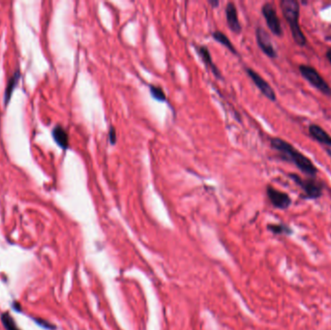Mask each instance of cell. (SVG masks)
Returning a JSON list of instances; mask_svg holds the SVG:
<instances>
[{"label": "cell", "mask_w": 331, "mask_h": 330, "mask_svg": "<svg viewBox=\"0 0 331 330\" xmlns=\"http://www.w3.org/2000/svg\"><path fill=\"white\" fill-rule=\"evenodd\" d=\"M271 146L279 151L285 160L293 162L300 171L308 176H315L318 174V169L312 163L309 158L299 152L292 144L282 139L274 138L271 140Z\"/></svg>", "instance_id": "6da1fadb"}, {"label": "cell", "mask_w": 331, "mask_h": 330, "mask_svg": "<svg viewBox=\"0 0 331 330\" xmlns=\"http://www.w3.org/2000/svg\"><path fill=\"white\" fill-rule=\"evenodd\" d=\"M280 7L285 19L289 24L291 31L295 42L300 47L305 46L307 42L306 37L302 32L298 23L299 11H300L299 3L297 0H281Z\"/></svg>", "instance_id": "7a4b0ae2"}, {"label": "cell", "mask_w": 331, "mask_h": 330, "mask_svg": "<svg viewBox=\"0 0 331 330\" xmlns=\"http://www.w3.org/2000/svg\"><path fill=\"white\" fill-rule=\"evenodd\" d=\"M299 72L307 81H309L314 88L320 90L322 94L331 96V88L329 85L322 78L315 68L308 65H300Z\"/></svg>", "instance_id": "3957f363"}, {"label": "cell", "mask_w": 331, "mask_h": 330, "mask_svg": "<svg viewBox=\"0 0 331 330\" xmlns=\"http://www.w3.org/2000/svg\"><path fill=\"white\" fill-rule=\"evenodd\" d=\"M289 176L293 180L296 181V183L299 185V187L303 190L305 193V196L307 198H318L322 195V186L319 184L316 180L312 178H306L303 179L298 175L291 174Z\"/></svg>", "instance_id": "277c9868"}, {"label": "cell", "mask_w": 331, "mask_h": 330, "mask_svg": "<svg viewBox=\"0 0 331 330\" xmlns=\"http://www.w3.org/2000/svg\"><path fill=\"white\" fill-rule=\"evenodd\" d=\"M262 13L265 17V22L270 31L276 36H282L283 30L281 26V22L277 16L274 6L269 2L265 3L262 8Z\"/></svg>", "instance_id": "5b68a950"}, {"label": "cell", "mask_w": 331, "mask_h": 330, "mask_svg": "<svg viewBox=\"0 0 331 330\" xmlns=\"http://www.w3.org/2000/svg\"><path fill=\"white\" fill-rule=\"evenodd\" d=\"M256 38L260 49L265 53V55L270 58L277 57V52L274 48V45L272 43L269 34L265 31V29L263 27H258L256 30Z\"/></svg>", "instance_id": "8992f818"}, {"label": "cell", "mask_w": 331, "mask_h": 330, "mask_svg": "<svg viewBox=\"0 0 331 330\" xmlns=\"http://www.w3.org/2000/svg\"><path fill=\"white\" fill-rule=\"evenodd\" d=\"M246 72L248 76L253 80L256 87L261 90V92L265 95L267 99L270 101H275L276 94L273 88L269 86V84L265 80L264 77L259 75L255 70L251 68H246Z\"/></svg>", "instance_id": "52a82bcc"}, {"label": "cell", "mask_w": 331, "mask_h": 330, "mask_svg": "<svg viewBox=\"0 0 331 330\" xmlns=\"http://www.w3.org/2000/svg\"><path fill=\"white\" fill-rule=\"evenodd\" d=\"M266 194L271 203L279 209H287L292 204V198L287 193L281 192L272 186H267Z\"/></svg>", "instance_id": "ba28073f"}, {"label": "cell", "mask_w": 331, "mask_h": 330, "mask_svg": "<svg viewBox=\"0 0 331 330\" xmlns=\"http://www.w3.org/2000/svg\"><path fill=\"white\" fill-rule=\"evenodd\" d=\"M225 13H226V19H227V24L229 26V28L232 30L233 33H240L242 26L239 22L238 19V13H237V9L236 6L234 5V3L232 2H229L226 6L225 9Z\"/></svg>", "instance_id": "9c48e42d"}, {"label": "cell", "mask_w": 331, "mask_h": 330, "mask_svg": "<svg viewBox=\"0 0 331 330\" xmlns=\"http://www.w3.org/2000/svg\"><path fill=\"white\" fill-rule=\"evenodd\" d=\"M196 50L198 52L200 58L202 59L203 63L206 65L208 67H210L212 71V73L218 77V78H221L222 76H221L220 71L218 70V68L216 67V65L213 63V60L211 58V55H210V50L205 47V46H198L196 47Z\"/></svg>", "instance_id": "30bf717a"}, {"label": "cell", "mask_w": 331, "mask_h": 330, "mask_svg": "<svg viewBox=\"0 0 331 330\" xmlns=\"http://www.w3.org/2000/svg\"><path fill=\"white\" fill-rule=\"evenodd\" d=\"M309 132L311 136L318 141L319 143H323L325 145H328L331 147V137L325 132L321 127L317 124H312L310 125Z\"/></svg>", "instance_id": "8fae6325"}, {"label": "cell", "mask_w": 331, "mask_h": 330, "mask_svg": "<svg viewBox=\"0 0 331 330\" xmlns=\"http://www.w3.org/2000/svg\"><path fill=\"white\" fill-rule=\"evenodd\" d=\"M53 137L56 144L62 149L66 150L69 147V136L62 126L60 125L55 126L53 130Z\"/></svg>", "instance_id": "7c38bea8"}, {"label": "cell", "mask_w": 331, "mask_h": 330, "mask_svg": "<svg viewBox=\"0 0 331 330\" xmlns=\"http://www.w3.org/2000/svg\"><path fill=\"white\" fill-rule=\"evenodd\" d=\"M20 77H21L20 71H16L14 73V75L9 78V80L7 82L6 90H5V94H4V103H5V106L9 103V101L11 99L13 91H14V89L16 88V86L18 85V82L20 80Z\"/></svg>", "instance_id": "4fadbf2b"}, {"label": "cell", "mask_w": 331, "mask_h": 330, "mask_svg": "<svg viewBox=\"0 0 331 330\" xmlns=\"http://www.w3.org/2000/svg\"><path fill=\"white\" fill-rule=\"evenodd\" d=\"M212 37L214 38V40H215L216 42L220 43L221 45L225 46L228 50H230L232 54H234V55L236 54V50H235V48L233 47V45H232V42H231V40L228 38V36H227L226 34H224L223 32H221V31L216 30V31H214V32L212 33Z\"/></svg>", "instance_id": "5bb4252c"}, {"label": "cell", "mask_w": 331, "mask_h": 330, "mask_svg": "<svg viewBox=\"0 0 331 330\" xmlns=\"http://www.w3.org/2000/svg\"><path fill=\"white\" fill-rule=\"evenodd\" d=\"M0 319H1L2 325L4 326L5 330H20L19 327L17 326L15 320L12 318L11 315L8 312H5V313L1 314Z\"/></svg>", "instance_id": "9a60e30c"}, {"label": "cell", "mask_w": 331, "mask_h": 330, "mask_svg": "<svg viewBox=\"0 0 331 330\" xmlns=\"http://www.w3.org/2000/svg\"><path fill=\"white\" fill-rule=\"evenodd\" d=\"M268 230L272 231L273 233L276 234H292L293 231L289 227H287L286 225L283 224H279V225H268Z\"/></svg>", "instance_id": "2e32d148"}, {"label": "cell", "mask_w": 331, "mask_h": 330, "mask_svg": "<svg viewBox=\"0 0 331 330\" xmlns=\"http://www.w3.org/2000/svg\"><path fill=\"white\" fill-rule=\"evenodd\" d=\"M149 90H150V94L154 99L158 100L160 102H164L167 100V96H166L165 92L162 88L157 86H149Z\"/></svg>", "instance_id": "e0dca14e"}, {"label": "cell", "mask_w": 331, "mask_h": 330, "mask_svg": "<svg viewBox=\"0 0 331 330\" xmlns=\"http://www.w3.org/2000/svg\"><path fill=\"white\" fill-rule=\"evenodd\" d=\"M109 140H110V144H112V145L116 143V132H115V128L113 126H110V127Z\"/></svg>", "instance_id": "ac0fdd59"}, {"label": "cell", "mask_w": 331, "mask_h": 330, "mask_svg": "<svg viewBox=\"0 0 331 330\" xmlns=\"http://www.w3.org/2000/svg\"><path fill=\"white\" fill-rule=\"evenodd\" d=\"M34 320H35V321H36L40 326L44 327L46 329H53V328H55L54 325H52L51 323H49V322L46 321V320H42V319H34Z\"/></svg>", "instance_id": "d6986e66"}, {"label": "cell", "mask_w": 331, "mask_h": 330, "mask_svg": "<svg viewBox=\"0 0 331 330\" xmlns=\"http://www.w3.org/2000/svg\"><path fill=\"white\" fill-rule=\"evenodd\" d=\"M209 3H210L212 7H214V8L219 5V1H217V0H210Z\"/></svg>", "instance_id": "ffe728a7"}, {"label": "cell", "mask_w": 331, "mask_h": 330, "mask_svg": "<svg viewBox=\"0 0 331 330\" xmlns=\"http://www.w3.org/2000/svg\"><path fill=\"white\" fill-rule=\"evenodd\" d=\"M326 58L328 59V61L330 62L331 64V49H329V50L326 52Z\"/></svg>", "instance_id": "44dd1931"}]
</instances>
